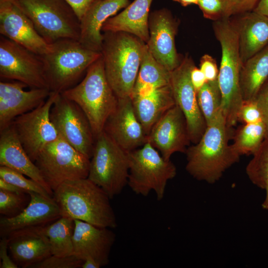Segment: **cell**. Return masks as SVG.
<instances>
[{
  "mask_svg": "<svg viewBox=\"0 0 268 268\" xmlns=\"http://www.w3.org/2000/svg\"><path fill=\"white\" fill-rule=\"evenodd\" d=\"M191 79L197 93L207 81L203 73L195 66L191 70Z\"/></svg>",
  "mask_w": 268,
  "mask_h": 268,
  "instance_id": "44",
  "label": "cell"
},
{
  "mask_svg": "<svg viewBox=\"0 0 268 268\" xmlns=\"http://www.w3.org/2000/svg\"><path fill=\"white\" fill-rule=\"evenodd\" d=\"M231 144L240 155H253L266 138V129L263 122L243 124L237 129Z\"/></svg>",
  "mask_w": 268,
  "mask_h": 268,
  "instance_id": "31",
  "label": "cell"
},
{
  "mask_svg": "<svg viewBox=\"0 0 268 268\" xmlns=\"http://www.w3.org/2000/svg\"><path fill=\"white\" fill-rule=\"evenodd\" d=\"M174 1L179 3L183 6H187L191 4H198L199 0H173Z\"/></svg>",
  "mask_w": 268,
  "mask_h": 268,
  "instance_id": "48",
  "label": "cell"
},
{
  "mask_svg": "<svg viewBox=\"0 0 268 268\" xmlns=\"http://www.w3.org/2000/svg\"><path fill=\"white\" fill-rule=\"evenodd\" d=\"M130 0H100L93 4L80 20L79 41L92 50L101 52L104 23L129 4Z\"/></svg>",
  "mask_w": 268,
  "mask_h": 268,
  "instance_id": "24",
  "label": "cell"
},
{
  "mask_svg": "<svg viewBox=\"0 0 268 268\" xmlns=\"http://www.w3.org/2000/svg\"><path fill=\"white\" fill-rule=\"evenodd\" d=\"M8 239L7 237H2L0 241V268H17L18 266L8 255Z\"/></svg>",
  "mask_w": 268,
  "mask_h": 268,
  "instance_id": "42",
  "label": "cell"
},
{
  "mask_svg": "<svg viewBox=\"0 0 268 268\" xmlns=\"http://www.w3.org/2000/svg\"><path fill=\"white\" fill-rule=\"evenodd\" d=\"M135 114L147 135L160 117L176 103L170 84L132 97Z\"/></svg>",
  "mask_w": 268,
  "mask_h": 268,
  "instance_id": "27",
  "label": "cell"
},
{
  "mask_svg": "<svg viewBox=\"0 0 268 268\" xmlns=\"http://www.w3.org/2000/svg\"><path fill=\"white\" fill-rule=\"evenodd\" d=\"M100 267L95 261L91 259L84 260L81 266V268H99Z\"/></svg>",
  "mask_w": 268,
  "mask_h": 268,
  "instance_id": "47",
  "label": "cell"
},
{
  "mask_svg": "<svg viewBox=\"0 0 268 268\" xmlns=\"http://www.w3.org/2000/svg\"><path fill=\"white\" fill-rule=\"evenodd\" d=\"M171 71L153 57L145 44L132 96L144 95L170 84Z\"/></svg>",
  "mask_w": 268,
  "mask_h": 268,
  "instance_id": "28",
  "label": "cell"
},
{
  "mask_svg": "<svg viewBox=\"0 0 268 268\" xmlns=\"http://www.w3.org/2000/svg\"><path fill=\"white\" fill-rule=\"evenodd\" d=\"M72 8L79 20L89 8L100 0H65Z\"/></svg>",
  "mask_w": 268,
  "mask_h": 268,
  "instance_id": "43",
  "label": "cell"
},
{
  "mask_svg": "<svg viewBox=\"0 0 268 268\" xmlns=\"http://www.w3.org/2000/svg\"><path fill=\"white\" fill-rule=\"evenodd\" d=\"M58 93L51 91L44 103L17 117L12 123L22 146L34 162L42 150L59 136L50 117Z\"/></svg>",
  "mask_w": 268,
  "mask_h": 268,
  "instance_id": "13",
  "label": "cell"
},
{
  "mask_svg": "<svg viewBox=\"0 0 268 268\" xmlns=\"http://www.w3.org/2000/svg\"><path fill=\"white\" fill-rule=\"evenodd\" d=\"M103 131L128 152L147 142V135L135 114L131 97L118 98L116 107L107 120Z\"/></svg>",
  "mask_w": 268,
  "mask_h": 268,
  "instance_id": "17",
  "label": "cell"
},
{
  "mask_svg": "<svg viewBox=\"0 0 268 268\" xmlns=\"http://www.w3.org/2000/svg\"><path fill=\"white\" fill-rule=\"evenodd\" d=\"M147 142L166 160H170L174 153L186 152L191 141L185 116L177 105L168 109L154 125Z\"/></svg>",
  "mask_w": 268,
  "mask_h": 268,
  "instance_id": "15",
  "label": "cell"
},
{
  "mask_svg": "<svg viewBox=\"0 0 268 268\" xmlns=\"http://www.w3.org/2000/svg\"><path fill=\"white\" fill-rule=\"evenodd\" d=\"M24 194L13 193L0 190V213L12 217L19 213L26 206Z\"/></svg>",
  "mask_w": 268,
  "mask_h": 268,
  "instance_id": "35",
  "label": "cell"
},
{
  "mask_svg": "<svg viewBox=\"0 0 268 268\" xmlns=\"http://www.w3.org/2000/svg\"><path fill=\"white\" fill-rule=\"evenodd\" d=\"M246 172L251 182L266 192L262 204L264 209L268 210V138H266L259 149L253 155L246 168Z\"/></svg>",
  "mask_w": 268,
  "mask_h": 268,
  "instance_id": "32",
  "label": "cell"
},
{
  "mask_svg": "<svg viewBox=\"0 0 268 268\" xmlns=\"http://www.w3.org/2000/svg\"><path fill=\"white\" fill-rule=\"evenodd\" d=\"M74 221L73 254L83 261L93 259L101 267L108 265L116 239L115 233L111 228L98 227L78 219Z\"/></svg>",
  "mask_w": 268,
  "mask_h": 268,
  "instance_id": "20",
  "label": "cell"
},
{
  "mask_svg": "<svg viewBox=\"0 0 268 268\" xmlns=\"http://www.w3.org/2000/svg\"><path fill=\"white\" fill-rule=\"evenodd\" d=\"M101 56L77 40L63 39L51 43L49 52L41 56L49 89L62 93L73 87Z\"/></svg>",
  "mask_w": 268,
  "mask_h": 268,
  "instance_id": "6",
  "label": "cell"
},
{
  "mask_svg": "<svg viewBox=\"0 0 268 268\" xmlns=\"http://www.w3.org/2000/svg\"><path fill=\"white\" fill-rule=\"evenodd\" d=\"M62 216L82 220L100 227L117 226L116 217L106 192L87 178L67 181L53 192Z\"/></svg>",
  "mask_w": 268,
  "mask_h": 268,
  "instance_id": "2",
  "label": "cell"
},
{
  "mask_svg": "<svg viewBox=\"0 0 268 268\" xmlns=\"http://www.w3.org/2000/svg\"><path fill=\"white\" fill-rule=\"evenodd\" d=\"M238 121L243 124L263 122L262 112L255 99L244 100L238 112Z\"/></svg>",
  "mask_w": 268,
  "mask_h": 268,
  "instance_id": "38",
  "label": "cell"
},
{
  "mask_svg": "<svg viewBox=\"0 0 268 268\" xmlns=\"http://www.w3.org/2000/svg\"><path fill=\"white\" fill-rule=\"evenodd\" d=\"M0 190L16 194H27L24 190L0 178Z\"/></svg>",
  "mask_w": 268,
  "mask_h": 268,
  "instance_id": "45",
  "label": "cell"
},
{
  "mask_svg": "<svg viewBox=\"0 0 268 268\" xmlns=\"http://www.w3.org/2000/svg\"><path fill=\"white\" fill-rule=\"evenodd\" d=\"M74 219L61 216L53 223L43 227L52 255L65 257L73 255V235Z\"/></svg>",
  "mask_w": 268,
  "mask_h": 268,
  "instance_id": "30",
  "label": "cell"
},
{
  "mask_svg": "<svg viewBox=\"0 0 268 268\" xmlns=\"http://www.w3.org/2000/svg\"><path fill=\"white\" fill-rule=\"evenodd\" d=\"M252 11L268 17V0H259Z\"/></svg>",
  "mask_w": 268,
  "mask_h": 268,
  "instance_id": "46",
  "label": "cell"
},
{
  "mask_svg": "<svg viewBox=\"0 0 268 268\" xmlns=\"http://www.w3.org/2000/svg\"><path fill=\"white\" fill-rule=\"evenodd\" d=\"M221 110L199 141L187 148L186 169L194 178L214 184L240 156L228 143L232 135Z\"/></svg>",
  "mask_w": 268,
  "mask_h": 268,
  "instance_id": "1",
  "label": "cell"
},
{
  "mask_svg": "<svg viewBox=\"0 0 268 268\" xmlns=\"http://www.w3.org/2000/svg\"><path fill=\"white\" fill-rule=\"evenodd\" d=\"M194 66L192 59L185 57L171 71L170 85L175 103L185 116L191 142L195 144L200 139L207 126L191 79V72Z\"/></svg>",
  "mask_w": 268,
  "mask_h": 268,
  "instance_id": "14",
  "label": "cell"
},
{
  "mask_svg": "<svg viewBox=\"0 0 268 268\" xmlns=\"http://www.w3.org/2000/svg\"><path fill=\"white\" fill-rule=\"evenodd\" d=\"M44 226L32 227L14 231L7 236L8 250L18 266L30 268L52 255Z\"/></svg>",
  "mask_w": 268,
  "mask_h": 268,
  "instance_id": "22",
  "label": "cell"
},
{
  "mask_svg": "<svg viewBox=\"0 0 268 268\" xmlns=\"http://www.w3.org/2000/svg\"><path fill=\"white\" fill-rule=\"evenodd\" d=\"M101 53L107 80L118 98L131 97L144 42L125 32H104Z\"/></svg>",
  "mask_w": 268,
  "mask_h": 268,
  "instance_id": "3",
  "label": "cell"
},
{
  "mask_svg": "<svg viewBox=\"0 0 268 268\" xmlns=\"http://www.w3.org/2000/svg\"><path fill=\"white\" fill-rule=\"evenodd\" d=\"M17 0H0V3L11 2L15 3Z\"/></svg>",
  "mask_w": 268,
  "mask_h": 268,
  "instance_id": "49",
  "label": "cell"
},
{
  "mask_svg": "<svg viewBox=\"0 0 268 268\" xmlns=\"http://www.w3.org/2000/svg\"><path fill=\"white\" fill-rule=\"evenodd\" d=\"M50 117L59 135L90 159L95 139L90 123L81 108L59 93Z\"/></svg>",
  "mask_w": 268,
  "mask_h": 268,
  "instance_id": "12",
  "label": "cell"
},
{
  "mask_svg": "<svg viewBox=\"0 0 268 268\" xmlns=\"http://www.w3.org/2000/svg\"><path fill=\"white\" fill-rule=\"evenodd\" d=\"M236 25L242 64L268 44V17L253 11L246 12Z\"/></svg>",
  "mask_w": 268,
  "mask_h": 268,
  "instance_id": "26",
  "label": "cell"
},
{
  "mask_svg": "<svg viewBox=\"0 0 268 268\" xmlns=\"http://www.w3.org/2000/svg\"><path fill=\"white\" fill-rule=\"evenodd\" d=\"M129 174V152L102 132L95 140L87 178L112 199L128 185Z\"/></svg>",
  "mask_w": 268,
  "mask_h": 268,
  "instance_id": "9",
  "label": "cell"
},
{
  "mask_svg": "<svg viewBox=\"0 0 268 268\" xmlns=\"http://www.w3.org/2000/svg\"><path fill=\"white\" fill-rule=\"evenodd\" d=\"M268 79V46L243 64L240 86L244 100L255 99Z\"/></svg>",
  "mask_w": 268,
  "mask_h": 268,
  "instance_id": "29",
  "label": "cell"
},
{
  "mask_svg": "<svg viewBox=\"0 0 268 268\" xmlns=\"http://www.w3.org/2000/svg\"><path fill=\"white\" fill-rule=\"evenodd\" d=\"M27 206L18 214L0 219V234L2 237L23 229L45 226L62 216L60 209L53 198L40 194L29 193Z\"/></svg>",
  "mask_w": 268,
  "mask_h": 268,
  "instance_id": "21",
  "label": "cell"
},
{
  "mask_svg": "<svg viewBox=\"0 0 268 268\" xmlns=\"http://www.w3.org/2000/svg\"><path fill=\"white\" fill-rule=\"evenodd\" d=\"M0 33L41 56L51 49V44L39 34L29 18L13 3L0 4Z\"/></svg>",
  "mask_w": 268,
  "mask_h": 268,
  "instance_id": "18",
  "label": "cell"
},
{
  "mask_svg": "<svg viewBox=\"0 0 268 268\" xmlns=\"http://www.w3.org/2000/svg\"><path fill=\"white\" fill-rule=\"evenodd\" d=\"M200 68L203 73L207 81L217 79L219 69L214 59L205 54L201 59Z\"/></svg>",
  "mask_w": 268,
  "mask_h": 268,
  "instance_id": "39",
  "label": "cell"
},
{
  "mask_svg": "<svg viewBox=\"0 0 268 268\" xmlns=\"http://www.w3.org/2000/svg\"><path fill=\"white\" fill-rule=\"evenodd\" d=\"M177 28V21L167 9L155 10L149 15V37L146 44L154 59L170 71L181 62L175 47Z\"/></svg>",
  "mask_w": 268,
  "mask_h": 268,
  "instance_id": "16",
  "label": "cell"
},
{
  "mask_svg": "<svg viewBox=\"0 0 268 268\" xmlns=\"http://www.w3.org/2000/svg\"><path fill=\"white\" fill-rule=\"evenodd\" d=\"M0 76L22 82L32 88L49 89L41 56L1 35Z\"/></svg>",
  "mask_w": 268,
  "mask_h": 268,
  "instance_id": "11",
  "label": "cell"
},
{
  "mask_svg": "<svg viewBox=\"0 0 268 268\" xmlns=\"http://www.w3.org/2000/svg\"><path fill=\"white\" fill-rule=\"evenodd\" d=\"M213 29L221 48V60L217 80L221 96V111L226 124L232 128L238 122V114L244 101L240 86L242 66L236 24L229 17L215 21Z\"/></svg>",
  "mask_w": 268,
  "mask_h": 268,
  "instance_id": "4",
  "label": "cell"
},
{
  "mask_svg": "<svg viewBox=\"0 0 268 268\" xmlns=\"http://www.w3.org/2000/svg\"><path fill=\"white\" fill-rule=\"evenodd\" d=\"M25 175L8 167L0 166V178L24 190L28 194L31 192L40 194L48 198L53 196L40 184L34 180L26 178Z\"/></svg>",
  "mask_w": 268,
  "mask_h": 268,
  "instance_id": "34",
  "label": "cell"
},
{
  "mask_svg": "<svg viewBox=\"0 0 268 268\" xmlns=\"http://www.w3.org/2000/svg\"><path fill=\"white\" fill-rule=\"evenodd\" d=\"M230 16L252 11L259 0H226Z\"/></svg>",
  "mask_w": 268,
  "mask_h": 268,
  "instance_id": "40",
  "label": "cell"
},
{
  "mask_svg": "<svg viewBox=\"0 0 268 268\" xmlns=\"http://www.w3.org/2000/svg\"><path fill=\"white\" fill-rule=\"evenodd\" d=\"M15 4L48 43L63 39L79 40L80 20L65 0H17Z\"/></svg>",
  "mask_w": 268,
  "mask_h": 268,
  "instance_id": "7",
  "label": "cell"
},
{
  "mask_svg": "<svg viewBox=\"0 0 268 268\" xmlns=\"http://www.w3.org/2000/svg\"><path fill=\"white\" fill-rule=\"evenodd\" d=\"M83 262L74 254L65 257L52 255L31 268H78Z\"/></svg>",
  "mask_w": 268,
  "mask_h": 268,
  "instance_id": "37",
  "label": "cell"
},
{
  "mask_svg": "<svg viewBox=\"0 0 268 268\" xmlns=\"http://www.w3.org/2000/svg\"><path fill=\"white\" fill-rule=\"evenodd\" d=\"M0 165L34 180L53 197V192L45 181L38 168L27 154L12 124L0 131Z\"/></svg>",
  "mask_w": 268,
  "mask_h": 268,
  "instance_id": "23",
  "label": "cell"
},
{
  "mask_svg": "<svg viewBox=\"0 0 268 268\" xmlns=\"http://www.w3.org/2000/svg\"><path fill=\"white\" fill-rule=\"evenodd\" d=\"M61 93L81 108L90 123L95 139L103 132L106 122L118 102L105 75L102 56L89 67L80 82Z\"/></svg>",
  "mask_w": 268,
  "mask_h": 268,
  "instance_id": "5",
  "label": "cell"
},
{
  "mask_svg": "<svg viewBox=\"0 0 268 268\" xmlns=\"http://www.w3.org/2000/svg\"><path fill=\"white\" fill-rule=\"evenodd\" d=\"M198 5L205 18L216 21L230 17L226 0H199Z\"/></svg>",
  "mask_w": 268,
  "mask_h": 268,
  "instance_id": "36",
  "label": "cell"
},
{
  "mask_svg": "<svg viewBox=\"0 0 268 268\" xmlns=\"http://www.w3.org/2000/svg\"><path fill=\"white\" fill-rule=\"evenodd\" d=\"M90 160L59 135L42 150L34 163L54 192L66 181L87 178Z\"/></svg>",
  "mask_w": 268,
  "mask_h": 268,
  "instance_id": "10",
  "label": "cell"
},
{
  "mask_svg": "<svg viewBox=\"0 0 268 268\" xmlns=\"http://www.w3.org/2000/svg\"><path fill=\"white\" fill-rule=\"evenodd\" d=\"M26 86L17 81L0 82V131L10 125L17 117L44 103L51 92L46 88L26 90Z\"/></svg>",
  "mask_w": 268,
  "mask_h": 268,
  "instance_id": "19",
  "label": "cell"
},
{
  "mask_svg": "<svg viewBox=\"0 0 268 268\" xmlns=\"http://www.w3.org/2000/svg\"><path fill=\"white\" fill-rule=\"evenodd\" d=\"M128 185L136 195L146 197L151 192L161 201L167 182L176 175V167L170 160L163 157L148 142L129 151Z\"/></svg>",
  "mask_w": 268,
  "mask_h": 268,
  "instance_id": "8",
  "label": "cell"
},
{
  "mask_svg": "<svg viewBox=\"0 0 268 268\" xmlns=\"http://www.w3.org/2000/svg\"><path fill=\"white\" fill-rule=\"evenodd\" d=\"M152 1L134 0L122 12L109 18L102 32L129 33L146 44L149 37V10Z\"/></svg>",
  "mask_w": 268,
  "mask_h": 268,
  "instance_id": "25",
  "label": "cell"
},
{
  "mask_svg": "<svg viewBox=\"0 0 268 268\" xmlns=\"http://www.w3.org/2000/svg\"><path fill=\"white\" fill-rule=\"evenodd\" d=\"M197 100L207 126L221 110L222 96L218 80L207 81L197 92Z\"/></svg>",
  "mask_w": 268,
  "mask_h": 268,
  "instance_id": "33",
  "label": "cell"
},
{
  "mask_svg": "<svg viewBox=\"0 0 268 268\" xmlns=\"http://www.w3.org/2000/svg\"><path fill=\"white\" fill-rule=\"evenodd\" d=\"M263 115V123L266 129V138H268V81L263 86L255 98Z\"/></svg>",
  "mask_w": 268,
  "mask_h": 268,
  "instance_id": "41",
  "label": "cell"
}]
</instances>
